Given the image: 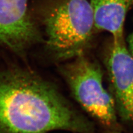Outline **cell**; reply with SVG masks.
Here are the masks:
<instances>
[{"instance_id":"cell-1","label":"cell","mask_w":133,"mask_h":133,"mask_svg":"<svg viewBox=\"0 0 133 133\" xmlns=\"http://www.w3.org/2000/svg\"><path fill=\"white\" fill-rule=\"evenodd\" d=\"M92 133L94 122L57 85L18 65L0 69V133Z\"/></svg>"},{"instance_id":"cell-2","label":"cell","mask_w":133,"mask_h":133,"mask_svg":"<svg viewBox=\"0 0 133 133\" xmlns=\"http://www.w3.org/2000/svg\"><path fill=\"white\" fill-rule=\"evenodd\" d=\"M43 25L46 51L59 64L88 54L97 30L88 0H56L44 15Z\"/></svg>"},{"instance_id":"cell-3","label":"cell","mask_w":133,"mask_h":133,"mask_svg":"<svg viewBox=\"0 0 133 133\" xmlns=\"http://www.w3.org/2000/svg\"><path fill=\"white\" fill-rule=\"evenodd\" d=\"M58 70L71 96L96 126L102 131L124 130L114 98L104 86L102 67L96 60L83 54L61 64Z\"/></svg>"},{"instance_id":"cell-4","label":"cell","mask_w":133,"mask_h":133,"mask_svg":"<svg viewBox=\"0 0 133 133\" xmlns=\"http://www.w3.org/2000/svg\"><path fill=\"white\" fill-rule=\"evenodd\" d=\"M103 62L119 121L133 128V55L124 38L112 39L103 54Z\"/></svg>"},{"instance_id":"cell-5","label":"cell","mask_w":133,"mask_h":133,"mask_svg":"<svg viewBox=\"0 0 133 133\" xmlns=\"http://www.w3.org/2000/svg\"><path fill=\"white\" fill-rule=\"evenodd\" d=\"M29 0H0V49L24 56L42 41L30 14Z\"/></svg>"},{"instance_id":"cell-6","label":"cell","mask_w":133,"mask_h":133,"mask_svg":"<svg viewBox=\"0 0 133 133\" xmlns=\"http://www.w3.org/2000/svg\"><path fill=\"white\" fill-rule=\"evenodd\" d=\"M97 30L107 31L113 39L124 38V24L133 0H89Z\"/></svg>"},{"instance_id":"cell-7","label":"cell","mask_w":133,"mask_h":133,"mask_svg":"<svg viewBox=\"0 0 133 133\" xmlns=\"http://www.w3.org/2000/svg\"><path fill=\"white\" fill-rule=\"evenodd\" d=\"M128 47L131 54L133 55V33H131L128 38Z\"/></svg>"},{"instance_id":"cell-8","label":"cell","mask_w":133,"mask_h":133,"mask_svg":"<svg viewBox=\"0 0 133 133\" xmlns=\"http://www.w3.org/2000/svg\"><path fill=\"white\" fill-rule=\"evenodd\" d=\"M92 133H128V132H125L124 129L121 131H102V130H101V129H99V131L96 130L95 132ZM131 133H133V132Z\"/></svg>"}]
</instances>
